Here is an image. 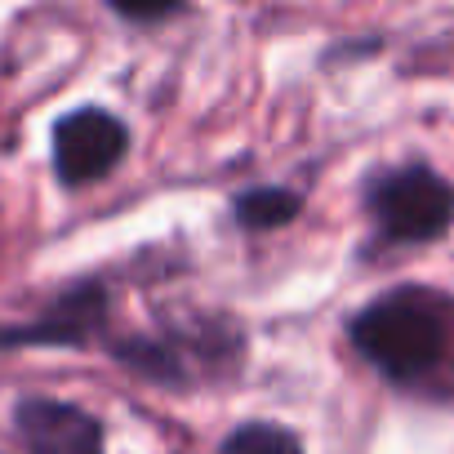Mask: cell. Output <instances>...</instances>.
Listing matches in <instances>:
<instances>
[{
  "instance_id": "7a4b0ae2",
  "label": "cell",
  "mask_w": 454,
  "mask_h": 454,
  "mask_svg": "<svg viewBox=\"0 0 454 454\" xmlns=\"http://www.w3.org/2000/svg\"><path fill=\"white\" fill-rule=\"evenodd\" d=\"M370 214L387 241H436L454 223V187L427 165H401L370 183Z\"/></svg>"
},
{
  "instance_id": "3957f363",
  "label": "cell",
  "mask_w": 454,
  "mask_h": 454,
  "mask_svg": "<svg viewBox=\"0 0 454 454\" xmlns=\"http://www.w3.org/2000/svg\"><path fill=\"white\" fill-rule=\"evenodd\" d=\"M129 147L125 121H116L103 107H81L67 121L54 125V169L67 187H85L121 165Z\"/></svg>"
},
{
  "instance_id": "277c9868",
  "label": "cell",
  "mask_w": 454,
  "mask_h": 454,
  "mask_svg": "<svg viewBox=\"0 0 454 454\" xmlns=\"http://www.w3.org/2000/svg\"><path fill=\"white\" fill-rule=\"evenodd\" d=\"M19 432L32 454H103V427L94 414L67 401L32 396L19 405Z\"/></svg>"
},
{
  "instance_id": "5b68a950",
  "label": "cell",
  "mask_w": 454,
  "mask_h": 454,
  "mask_svg": "<svg viewBox=\"0 0 454 454\" xmlns=\"http://www.w3.org/2000/svg\"><path fill=\"white\" fill-rule=\"evenodd\" d=\"M103 308L107 299L85 286V290H72L54 312H45L36 325H23V330H0V348L10 343H85L90 330L103 321Z\"/></svg>"
},
{
  "instance_id": "52a82bcc",
  "label": "cell",
  "mask_w": 454,
  "mask_h": 454,
  "mask_svg": "<svg viewBox=\"0 0 454 454\" xmlns=\"http://www.w3.org/2000/svg\"><path fill=\"white\" fill-rule=\"evenodd\" d=\"M223 454H303V445L277 423H241L223 441Z\"/></svg>"
},
{
  "instance_id": "8992f818",
  "label": "cell",
  "mask_w": 454,
  "mask_h": 454,
  "mask_svg": "<svg viewBox=\"0 0 454 454\" xmlns=\"http://www.w3.org/2000/svg\"><path fill=\"white\" fill-rule=\"evenodd\" d=\"M303 196L299 192H286V187H254L237 200V218L246 227H254V232H263V227H281L299 214Z\"/></svg>"
},
{
  "instance_id": "6da1fadb",
  "label": "cell",
  "mask_w": 454,
  "mask_h": 454,
  "mask_svg": "<svg viewBox=\"0 0 454 454\" xmlns=\"http://www.w3.org/2000/svg\"><path fill=\"white\" fill-rule=\"evenodd\" d=\"M454 339V303L423 290L401 286L352 317L356 352L392 383H423L450 361Z\"/></svg>"
}]
</instances>
